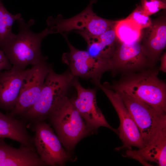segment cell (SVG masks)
Segmentation results:
<instances>
[{
	"mask_svg": "<svg viewBox=\"0 0 166 166\" xmlns=\"http://www.w3.org/2000/svg\"><path fill=\"white\" fill-rule=\"evenodd\" d=\"M63 35L66 41L69 51L63 54L62 61L67 65L74 76L100 80L103 73L110 70V60L93 57L87 51L76 49L68 41L66 34Z\"/></svg>",
	"mask_w": 166,
	"mask_h": 166,
	"instance_id": "obj_9",
	"label": "cell"
},
{
	"mask_svg": "<svg viewBox=\"0 0 166 166\" xmlns=\"http://www.w3.org/2000/svg\"><path fill=\"white\" fill-rule=\"evenodd\" d=\"M104 92L115 109L119 117L120 124L118 134L123 145L117 148V150L124 148H131L132 146L139 148L143 147L144 142L140 132L118 94L102 84L100 81L93 82Z\"/></svg>",
	"mask_w": 166,
	"mask_h": 166,
	"instance_id": "obj_8",
	"label": "cell"
},
{
	"mask_svg": "<svg viewBox=\"0 0 166 166\" xmlns=\"http://www.w3.org/2000/svg\"><path fill=\"white\" fill-rule=\"evenodd\" d=\"M51 68L45 60L26 69L17 103L9 115L15 117H21L37 102Z\"/></svg>",
	"mask_w": 166,
	"mask_h": 166,
	"instance_id": "obj_6",
	"label": "cell"
},
{
	"mask_svg": "<svg viewBox=\"0 0 166 166\" xmlns=\"http://www.w3.org/2000/svg\"><path fill=\"white\" fill-rule=\"evenodd\" d=\"M17 22L18 33L15 34L12 32L6 36L0 41V48L13 66L24 70L29 65H34L46 60L41 53V43L45 37L52 33L49 27L39 33L33 32L30 30L34 23L32 19L26 23L20 18Z\"/></svg>",
	"mask_w": 166,
	"mask_h": 166,
	"instance_id": "obj_1",
	"label": "cell"
},
{
	"mask_svg": "<svg viewBox=\"0 0 166 166\" xmlns=\"http://www.w3.org/2000/svg\"><path fill=\"white\" fill-rule=\"evenodd\" d=\"M18 13L13 15L9 13L0 0V41L12 32L11 28L14 22L21 18Z\"/></svg>",
	"mask_w": 166,
	"mask_h": 166,
	"instance_id": "obj_19",
	"label": "cell"
},
{
	"mask_svg": "<svg viewBox=\"0 0 166 166\" xmlns=\"http://www.w3.org/2000/svg\"><path fill=\"white\" fill-rule=\"evenodd\" d=\"M141 43L150 66L154 65L166 47L165 16L152 21L150 26L142 30Z\"/></svg>",
	"mask_w": 166,
	"mask_h": 166,
	"instance_id": "obj_14",
	"label": "cell"
},
{
	"mask_svg": "<svg viewBox=\"0 0 166 166\" xmlns=\"http://www.w3.org/2000/svg\"><path fill=\"white\" fill-rule=\"evenodd\" d=\"M113 28L117 40L124 43L141 40L142 30L133 21L126 18L116 21Z\"/></svg>",
	"mask_w": 166,
	"mask_h": 166,
	"instance_id": "obj_18",
	"label": "cell"
},
{
	"mask_svg": "<svg viewBox=\"0 0 166 166\" xmlns=\"http://www.w3.org/2000/svg\"><path fill=\"white\" fill-rule=\"evenodd\" d=\"M125 156L136 159L145 165H150L147 162H150L159 166H165L166 120L159 125L146 144L137 150H128Z\"/></svg>",
	"mask_w": 166,
	"mask_h": 166,
	"instance_id": "obj_13",
	"label": "cell"
},
{
	"mask_svg": "<svg viewBox=\"0 0 166 166\" xmlns=\"http://www.w3.org/2000/svg\"><path fill=\"white\" fill-rule=\"evenodd\" d=\"M141 2L142 10L148 16L166 8V3L161 0H141Z\"/></svg>",
	"mask_w": 166,
	"mask_h": 166,
	"instance_id": "obj_21",
	"label": "cell"
},
{
	"mask_svg": "<svg viewBox=\"0 0 166 166\" xmlns=\"http://www.w3.org/2000/svg\"><path fill=\"white\" fill-rule=\"evenodd\" d=\"M126 18L134 21L142 30L149 27L152 24L149 16L143 11L140 5H137Z\"/></svg>",
	"mask_w": 166,
	"mask_h": 166,
	"instance_id": "obj_20",
	"label": "cell"
},
{
	"mask_svg": "<svg viewBox=\"0 0 166 166\" xmlns=\"http://www.w3.org/2000/svg\"><path fill=\"white\" fill-rule=\"evenodd\" d=\"M0 137L18 142L21 146L33 148V137L28 133L23 120L0 112Z\"/></svg>",
	"mask_w": 166,
	"mask_h": 166,
	"instance_id": "obj_17",
	"label": "cell"
},
{
	"mask_svg": "<svg viewBox=\"0 0 166 166\" xmlns=\"http://www.w3.org/2000/svg\"><path fill=\"white\" fill-rule=\"evenodd\" d=\"M2 68L0 66V71H1V70H2Z\"/></svg>",
	"mask_w": 166,
	"mask_h": 166,
	"instance_id": "obj_24",
	"label": "cell"
},
{
	"mask_svg": "<svg viewBox=\"0 0 166 166\" xmlns=\"http://www.w3.org/2000/svg\"><path fill=\"white\" fill-rule=\"evenodd\" d=\"M157 69H149L127 75L112 85H104L140 101L157 111L166 112V85L158 77Z\"/></svg>",
	"mask_w": 166,
	"mask_h": 166,
	"instance_id": "obj_2",
	"label": "cell"
},
{
	"mask_svg": "<svg viewBox=\"0 0 166 166\" xmlns=\"http://www.w3.org/2000/svg\"><path fill=\"white\" fill-rule=\"evenodd\" d=\"M75 89L77 96L72 101L83 120L89 132L96 130L101 126L106 127L117 134V129L112 127L107 122L100 109L97 107L96 101V90L86 89L80 84L75 77L72 82Z\"/></svg>",
	"mask_w": 166,
	"mask_h": 166,
	"instance_id": "obj_10",
	"label": "cell"
},
{
	"mask_svg": "<svg viewBox=\"0 0 166 166\" xmlns=\"http://www.w3.org/2000/svg\"><path fill=\"white\" fill-rule=\"evenodd\" d=\"M160 59V65L159 70L163 72H166V53H164L162 54Z\"/></svg>",
	"mask_w": 166,
	"mask_h": 166,
	"instance_id": "obj_23",
	"label": "cell"
},
{
	"mask_svg": "<svg viewBox=\"0 0 166 166\" xmlns=\"http://www.w3.org/2000/svg\"><path fill=\"white\" fill-rule=\"evenodd\" d=\"M74 77L69 70L58 74L51 68L45 77L38 100L21 117L31 123L44 121L67 97Z\"/></svg>",
	"mask_w": 166,
	"mask_h": 166,
	"instance_id": "obj_3",
	"label": "cell"
},
{
	"mask_svg": "<svg viewBox=\"0 0 166 166\" xmlns=\"http://www.w3.org/2000/svg\"><path fill=\"white\" fill-rule=\"evenodd\" d=\"M32 124L33 144L41 160L46 165H64L70 157L50 125L44 121Z\"/></svg>",
	"mask_w": 166,
	"mask_h": 166,
	"instance_id": "obj_7",
	"label": "cell"
},
{
	"mask_svg": "<svg viewBox=\"0 0 166 166\" xmlns=\"http://www.w3.org/2000/svg\"><path fill=\"white\" fill-rule=\"evenodd\" d=\"M96 1V0H91L85 10L71 18L64 19L60 15L56 18L49 17L47 23L52 34H63L76 30L98 36L112 28L116 21L102 18L93 12L92 5Z\"/></svg>",
	"mask_w": 166,
	"mask_h": 166,
	"instance_id": "obj_5",
	"label": "cell"
},
{
	"mask_svg": "<svg viewBox=\"0 0 166 166\" xmlns=\"http://www.w3.org/2000/svg\"><path fill=\"white\" fill-rule=\"evenodd\" d=\"M4 52L0 48V66L2 69L8 70L12 67Z\"/></svg>",
	"mask_w": 166,
	"mask_h": 166,
	"instance_id": "obj_22",
	"label": "cell"
},
{
	"mask_svg": "<svg viewBox=\"0 0 166 166\" xmlns=\"http://www.w3.org/2000/svg\"><path fill=\"white\" fill-rule=\"evenodd\" d=\"M61 144L69 150L89 133L83 118L71 99L65 98L48 117Z\"/></svg>",
	"mask_w": 166,
	"mask_h": 166,
	"instance_id": "obj_4",
	"label": "cell"
},
{
	"mask_svg": "<svg viewBox=\"0 0 166 166\" xmlns=\"http://www.w3.org/2000/svg\"><path fill=\"white\" fill-rule=\"evenodd\" d=\"M116 92L137 126L142 136L144 146L148 142L159 125L166 120V114L157 111L127 94Z\"/></svg>",
	"mask_w": 166,
	"mask_h": 166,
	"instance_id": "obj_11",
	"label": "cell"
},
{
	"mask_svg": "<svg viewBox=\"0 0 166 166\" xmlns=\"http://www.w3.org/2000/svg\"><path fill=\"white\" fill-rule=\"evenodd\" d=\"M150 65L143 49L141 40L130 43L117 40L114 54L109 61L111 71H132Z\"/></svg>",
	"mask_w": 166,
	"mask_h": 166,
	"instance_id": "obj_12",
	"label": "cell"
},
{
	"mask_svg": "<svg viewBox=\"0 0 166 166\" xmlns=\"http://www.w3.org/2000/svg\"><path fill=\"white\" fill-rule=\"evenodd\" d=\"M113 26L98 36L81 31H76V32L86 42L87 51L90 56L96 58L110 60L114 54L117 42Z\"/></svg>",
	"mask_w": 166,
	"mask_h": 166,
	"instance_id": "obj_16",
	"label": "cell"
},
{
	"mask_svg": "<svg viewBox=\"0 0 166 166\" xmlns=\"http://www.w3.org/2000/svg\"><path fill=\"white\" fill-rule=\"evenodd\" d=\"M26 71L12 66L9 70L0 71V108L11 112L18 100Z\"/></svg>",
	"mask_w": 166,
	"mask_h": 166,
	"instance_id": "obj_15",
	"label": "cell"
}]
</instances>
